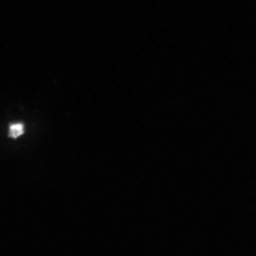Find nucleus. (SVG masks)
<instances>
[{"mask_svg": "<svg viewBox=\"0 0 256 256\" xmlns=\"http://www.w3.org/2000/svg\"><path fill=\"white\" fill-rule=\"evenodd\" d=\"M24 133V126L22 123L14 124L10 127L8 136L11 138H18Z\"/></svg>", "mask_w": 256, "mask_h": 256, "instance_id": "obj_1", "label": "nucleus"}]
</instances>
